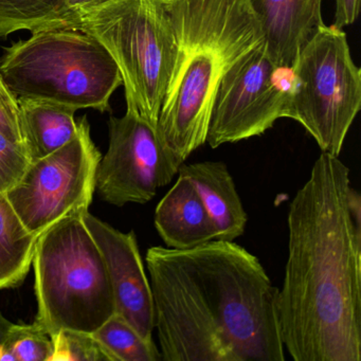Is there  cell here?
Here are the masks:
<instances>
[{
	"label": "cell",
	"instance_id": "obj_1",
	"mask_svg": "<svg viewBox=\"0 0 361 361\" xmlns=\"http://www.w3.org/2000/svg\"><path fill=\"white\" fill-rule=\"evenodd\" d=\"M287 224L276 297L285 350L295 361H360L361 198L337 156H319Z\"/></svg>",
	"mask_w": 361,
	"mask_h": 361
},
{
	"label": "cell",
	"instance_id": "obj_2",
	"mask_svg": "<svg viewBox=\"0 0 361 361\" xmlns=\"http://www.w3.org/2000/svg\"><path fill=\"white\" fill-rule=\"evenodd\" d=\"M164 361H284L274 286L259 259L213 240L145 255Z\"/></svg>",
	"mask_w": 361,
	"mask_h": 361
},
{
	"label": "cell",
	"instance_id": "obj_3",
	"mask_svg": "<svg viewBox=\"0 0 361 361\" xmlns=\"http://www.w3.org/2000/svg\"><path fill=\"white\" fill-rule=\"evenodd\" d=\"M176 42L157 130L179 164L206 143L219 82L264 41L247 0H159Z\"/></svg>",
	"mask_w": 361,
	"mask_h": 361
},
{
	"label": "cell",
	"instance_id": "obj_4",
	"mask_svg": "<svg viewBox=\"0 0 361 361\" xmlns=\"http://www.w3.org/2000/svg\"><path fill=\"white\" fill-rule=\"evenodd\" d=\"M0 78L18 99L49 101L71 109H109L122 85L119 68L104 46L77 24L32 31L0 59Z\"/></svg>",
	"mask_w": 361,
	"mask_h": 361
},
{
	"label": "cell",
	"instance_id": "obj_5",
	"mask_svg": "<svg viewBox=\"0 0 361 361\" xmlns=\"http://www.w3.org/2000/svg\"><path fill=\"white\" fill-rule=\"evenodd\" d=\"M83 216L59 221L35 245L33 323L51 338L63 329L94 334L116 312L104 257Z\"/></svg>",
	"mask_w": 361,
	"mask_h": 361
},
{
	"label": "cell",
	"instance_id": "obj_6",
	"mask_svg": "<svg viewBox=\"0 0 361 361\" xmlns=\"http://www.w3.org/2000/svg\"><path fill=\"white\" fill-rule=\"evenodd\" d=\"M119 68L126 111L157 128L174 68L176 42L159 0H111L75 16Z\"/></svg>",
	"mask_w": 361,
	"mask_h": 361
},
{
	"label": "cell",
	"instance_id": "obj_7",
	"mask_svg": "<svg viewBox=\"0 0 361 361\" xmlns=\"http://www.w3.org/2000/svg\"><path fill=\"white\" fill-rule=\"evenodd\" d=\"M293 71L289 119L305 128L322 153L338 157L361 109V69L345 32L324 25L304 46Z\"/></svg>",
	"mask_w": 361,
	"mask_h": 361
},
{
	"label": "cell",
	"instance_id": "obj_8",
	"mask_svg": "<svg viewBox=\"0 0 361 361\" xmlns=\"http://www.w3.org/2000/svg\"><path fill=\"white\" fill-rule=\"evenodd\" d=\"M101 158L83 117L73 140L29 164L6 195L30 233L39 238L59 221L88 212Z\"/></svg>",
	"mask_w": 361,
	"mask_h": 361
},
{
	"label": "cell",
	"instance_id": "obj_9",
	"mask_svg": "<svg viewBox=\"0 0 361 361\" xmlns=\"http://www.w3.org/2000/svg\"><path fill=\"white\" fill-rule=\"evenodd\" d=\"M293 68L278 67L259 43L230 67L219 82L207 141L212 149L261 136L290 116Z\"/></svg>",
	"mask_w": 361,
	"mask_h": 361
},
{
	"label": "cell",
	"instance_id": "obj_10",
	"mask_svg": "<svg viewBox=\"0 0 361 361\" xmlns=\"http://www.w3.org/2000/svg\"><path fill=\"white\" fill-rule=\"evenodd\" d=\"M109 145L96 173V190L114 206L147 204L178 174L157 128L133 111L109 119Z\"/></svg>",
	"mask_w": 361,
	"mask_h": 361
},
{
	"label": "cell",
	"instance_id": "obj_11",
	"mask_svg": "<svg viewBox=\"0 0 361 361\" xmlns=\"http://www.w3.org/2000/svg\"><path fill=\"white\" fill-rule=\"evenodd\" d=\"M83 219L104 257L115 299V314L152 341L155 329L153 293L136 234L133 230L128 233L119 231L90 212Z\"/></svg>",
	"mask_w": 361,
	"mask_h": 361
},
{
	"label": "cell",
	"instance_id": "obj_12",
	"mask_svg": "<svg viewBox=\"0 0 361 361\" xmlns=\"http://www.w3.org/2000/svg\"><path fill=\"white\" fill-rule=\"evenodd\" d=\"M264 35L270 60L293 68L304 46L324 26L322 0H247Z\"/></svg>",
	"mask_w": 361,
	"mask_h": 361
},
{
	"label": "cell",
	"instance_id": "obj_13",
	"mask_svg": "<svg viewBox=\"0 0 361 361\" xmlns=\"http://www.w3.org/2000/svg\"><path fill=\"white\" fill-rule=\"evenodd\" d=\"M178 175L156 207L154 223L168 248L185 250L216 240V231L189 179Z\"/></svg>",
	"mask_w": 361,
	"mask_h": 361
},
{
	"label": "cell",
	"instance_id": "obj_14",
	"mask_svg": "<svg viewBox=\"0 0 361 361\" xmlns=\"http://www.w3.org/2000/svg\"><path fill=\"white\" fill-rule=\"evenodd\" d=\"M178 174L187 177L202 200L216 231V240L234 242L246 229V211L235 183L221 161L183 164Z\"/></svg>",
	"mask_w": 361,
	"mask_h": 361
},
{
	"label": "cell",
	"instance_id": "obj_15",
	"mask_svg": "<svg viewBox=\"0 0 361 361\" xmlns=\"http://www.w3.org/2000/svg\"><path fill=\"white\" fill-rule=\"evenodd\" d=\"M18 101L23 145L30 164L54 153L77 136L75 109L49 101Z\"/></svg>",
	"mask_w": 361,
	"mask_h": 361
},
{
	"label": "cell",
	"instance_id": "obj_16",
	"mask_svg": "<svg viewBox=\"0 0 361 361\" xmlns=\"http://www.w3.org/2000/svg\"><path fill=\"white\" fill-rule=\"evenodd\" d=\"M37 236L25 227L0 191V290L20 286L32 266Z\"/></svg>",
	"mask_w": 361,
	"mask_h": 361
},
{
	"label": "cell",
	"instance_id": "obj_17",
	"mask_svg": "<svg viewBox=\"0 0 361 361\" xmlns=\"http://www.w3.org/2000/svg\"><path fill=\"white\" fill-rule=\"evenodd\" d=\"M65 23H71L65 0H0V37Z\"/></svg>",
	"mask_w": 361,
	"mask_h": 361
},
{
	"label": "cell",
	"instance_id": "obj_18",
	"mask_svg": "<svg viewBox=\"0 0 361 361\" xmlns=\"http://www.w3.org/2000/svg\"><path fill=\"white\" fill-rule=\"evenodd\" d=\"M92 335L109 353L111 361L162 360L154 340L145 339L119 314H113Z\"/></svg>",
	"mask_w": 361,
	"mask_h": 361
},
{
	"label": "cell",
	"instance_id": "obj_19",
	"mask_svg": "<svg viewBox=\"0 0 361 361\" xmlns=\"http://www.w3.org/2000/svg\"><path fill=\"white\" fill-rule=\"evenodd\" d=\"M51 337L32 324H13L0 344V361H50Z\"/></svg>",
	"mask_w": 361,
	"mask_h": 361
},
{
	"label": "cell",
	"instance_id": "obj_20",
	"mask_svg": "<svg viewBox=\"0 0 361 361\" xmlns=\"http://www.w3.org/2000/svg\"><path fill=\"white\" fill-rule=\"evenodd\" d=\"M51 339L54 354L50 361H111L92 334L63 329Z\"/></svg>",
	"mask_w": 361,
	"mask_h": 361
},
{
	"label": "cell",
	"instance_id": "obj_21",
	"mask_svg": "<svg viewBox=\"0 0 361 361\" xmlns=\"http://www.w3.org/2000/svg\"><path fill=\"white\" fill-rule=\"evenodd\" d=\"M29 164L24 147L0 132V191L6 193L18 183Z\"/></svg>",
	"mask_w": 361,
	"mask_h": 361
},
{
	"label": "cell",
	"instance_id": "obj_22",
	"mask_svg": "<svg viewBox=\"0 0 361 361\" xmlns=\"http://www.w3.org/2000/svg\"><path fill=\"white\" fill-rule=\"evenodd\" d=\"M0 132L12 142L23 145L22 132L20 126V106L18 98L0 78ZM27 155V154H26Z\"/></svg>",
	"mask_w": 361,
	"mask_h": 361
},
{
	"label": "cell",
	"instance_id": "obj_23",
	"mask_svg": "<svg viewBox=\"0 0 361 361\" xmlns=\"http://www.w3.org/2000/svg\"><path fill=\"white\" fill-rule=\"evenodd\" d=\"M360 0H335L336 10L333 26L342 29L354 24L360 12Z\"/></svg>",
	"mask_w": 361,
	"mask_h": 361
},
{
	"label": "cell",
	"instance_id": "obj_24",
	"mask_svg": "<svg viewBox=\"0 0 361 361\" xmlns=\"http://www.w3.org/2000/svg\"><path fill=\"white\" fill-rule=\"evenodd\" d=\"M109 1H111V0H65V7H66L69 20L73 24L75 22V16L80 12L94 9V8L104 5Z\"/></svg>",
	"mask_w": 361,
	"mask_h": 361
},
{
	"label": "cell",
	"instance_id": "obj_25",
	"mask_svg": "<svg viewBox=\"0 0 361 361\" xmlns=\"http://www.w3.org/2000/svg\"><path fill=\"white\" fill-rule=\"evenodd\" d=\"M13 324L14 323L6 318L0 310V344L3 343Z\"/></svg>",
	"mask_w": 361,
	"mask_h": 361
}]
</instances>
